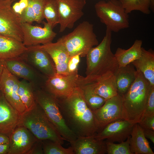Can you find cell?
Wrapping results in <instances>:
<instances>
[{
	"label": "cell",
	"instance_id": "cell-28",
	"mask_svg": "<svg viewBox=\"0 0 154 154\" xmlns=\"http://www.w3.org/2000/svg\"><path fill=\"white\" fill-rule=\"evenodd\" d=\"M79 87L85 101L93 111L101 107L105 102L106 100L95 92L92 83L86 79L85 77Z\"/></svg>",
	"mask_w": 154,
	"mask_h": 154
},
{
	"label": "cell",
	"instance_id": "cell-6",
	"mask_svg": "<svg viewBox=\"0 0 154 154\" xmlns=\"http://www.w3.org/2000/svg\"><path fill=\"white\" fill-rule=\"evenodd\" d=\"M35 100L64 140L73 142L78 136L67 125L57 99L42 88L33 87Z\"/></svg>",
	"mask_w": 154,
	"mask_h": 154
},
{
	"label": "cell",
	"instance_id": "cell-29",
	"mask_svg": "<svg viewBox=\"0 0 154 154\" xmlns=\"http://www.w3.org/2000/svg\"><path fill=\"white\" fill-rule=\"evenodd\" d=\"M18 93L26 109L30 108L36 103L33 86L26 80L23 79L19 80Z\"/></svg>",
	"mask_w": 154,
	"mask_h": 154
},
{
	"label": "cell",
	"instance_id": "cell-7",
	"mask_svg": "<svg viewBox=\"0 0 154 154\" xmlns=\"http://www.w3.org/2000/svg\"><path fill=\"white\" fill-rule=\"evenodd\" d=\"M94 8L101 22L112 32H117L129 27L128 14L119 0L100 1Z\"/></svg>",
	"mask_w": 154,
	"mask_h": 154
},
{
	"label": "cell",
	"instance_id": "cell-33",
	"mask_svg": "<svg viewBox=\"0 0 154 154\" xmlns=\"http://www.w3.org/2000/svg\"><path fill=\"white\" fill-rule=\"evenodd\" d=\"M129 136L125 141L115 144L105 141L107 153L108 154H132L129 147Z\"/></svg>",
	"mask_w": 154,
	"mask_h": 154
},
{
	"label": "cell",
	"instance_id": "cell-27",
	"mask_svg": "<svg viewBox=\"0 0 154 154\" xmlns=\"http://www.w3.org/2000/svg\"><path fill=\"white\" fill-rule=\"evenodd\" d=\"M46 0H28L27 7L19 15L21 23H41L44 19L43 9Z\"/></svg>",
	"mask_w": 154,
	"mask_h": 154
},
{
	"label": "cell",
	"instance_id": "cell-15",
	"mask_svg": "<svg viewBox=\"0 0 154 154\" xmlns=\"http://www.w3.org/2000/svg\"><path fill=\"white\" fill-rule=\"evenodd\" d=\"M19 82L18 78L11 74L5 65L0 81V89L7 101L21 114L26 108L18 93Z\"/></svg>",
	"mask_w": 154,
	"mask_h": 154
},
{
	"label": "cell",
	"instance_id": "cell-44",
	"mask_svg": "<svg viewBox=\"0 0 154 154\" xmlns=\"http://www.w3.org/2000/svg\"><path fill=\"white\" fill-rule=\"evenodd\" d=\"M154 0H150V9L153 11L154 10Z\"/></svg>",
	"mask_w": 154,
	"mask_h": 154
},
{
	"label": "cell",
	"instance_id": "cell-37",
	"mask_svg": "<svg viewBox=\"0 0 154 154\" xmlns=\"http://www.w3.org/2000/svg\"><path fill=\"white\" fill-rule=\"evenodd\" d=\"M42 141L37 140L33 144L27 154H43Z\"/></svg>",
	"mask_w": 154,
	"mask_h": 154
},
{
	"label": "cell",
	"instance_id": "cell-20",
	"mask_svg": "<svg viewBox=\"0 0 154 154\" xmlns=\"http://www.w3.org/2000/svg\"><path fill=\"white\" fill-rule=\"evenodd\" d=\"M85 77L87 80L92 83L96 93L106 100L118 94L114 73L109 72L102 75L92 78Z\"/></svg>",
	"mask_w": 154,
	"mask_h": 154
},
{
	"label": "cell",
	"instance_id": "cell-38",
	"mask_svg": "<svg viewBox=\"0 0 154 154\" xmlns=\"http://www.w3.org/2000/svg\"><path fill=\"white\" fill-rule=\"evenodd\" d=\"M142 129L145 137L149 139L154 143V131L147 129Z\"/></svg>",
	"mask_w": 154,
	"mask_h": 154
},
{
	"label": "cell",
	"instance_id": "cell-3",
	"mask_svg": "<svg viewBox=\"0 0 154 154\" xmlns=\"http://www.w3.org/2000/svg\"><path fill=\"white\" fill-rule=\"evenodd\" d=\"M150 86L142 73L136 70L134 81L127 92L121 95L123 119L133 124L139 122L144 113Z\"/></svg>",
	"mask_w": 154,
	"mask_h": 154
},
{
	"label": "cell",
	"instance_id": "cell-21",
	"mask_svg": "<svg viewBox=\"0 0 154 154\" xmlns=\"http://www.w3.org/2000/svg\"><path fill=\"white\" fill-rule=\"evenodd\" d=\"M94 135L78 137L70 144L75 154H104L107 153L106 142L96 139Z\"/></svg>",
	"mask_w": 154,
	"mask_h": 154
},
{
	"label": "cell",
	"instance_id": "cell-11",
	"mask_svg": "<svg viewBox=\"0 0 154 154\" xmlns=\"http://www.w3.org/2000/svg\"><path fill=\"white\" fill-rule=\"evenodd\" d=\"M93 111L99 132L109 124L123 119L121 96L118 93L106 100L101 107Z\"/></svg>",
	"mask_w": 154,
	"mask_h": 154
},
{
	"label": "cell",
	"instance_id": "cell-16",
	"mask_svg": "<svg viewBox=\"0 0 154 154\" xmlns=\"http://www.w3.org/2000/svg\"><path fill=\"white\" fill-rule=\"evenodd\" d=\"M134 124L124 119L111 123L94 135L98 140H106L114 143L125 141L130 135Z\"/></svg>",
	"mask_w": 154,
	"mask_h": 154
},
{
	"label": "cell",
	"instance_id": "cell-9",
	"mask_svg": "<svg viewBox=\"0 0 154 154\" xmlns=\"http://www.w3.org/2000/svg\"><path fill=\"white\" fill-rule=\"evenodd\" d=\"M11 0L0 1V35L23 42V35L19 16L13 10Z\"/></svg>",
	"mask_w": 154,
	"mask_h": 154
},
{
	"label": "cell",
	"instance_id": "cell-23",
	"mask_svg": "<svg viewBox=\"0 0 154 154\" xmlns=\"http://www.w3.org/2000/svg\"><path fill=\"white\" fill-rule=\"evenodd\" d=\"M131 64L142 73L151 86H154V51L152 49L147 50L142 47L140 57Z\"/></svg>",
	"mask_w": 154,
	"mask_h": 154
},
{
	"label": "cell",
	"instance_id": "cell-31",
	"mask_svg": "<svg viewBox=\"0 0 154 154\" xmlns=\"http://www.w3.org/2000/svg\"><path fill=\"white\" fill-rule=\"evenodd\" d=\"M119 0L128 14L135 10L139 11L145 14L150 13V0Z\"/></svg>",
	"mask_w": 154,
	"mask_h": 154
},
{
	"label": "cell",
	"instance_id": "cell-36",
	"mask_svg": "<svg viewBox=\"0 0 154 154\" xmlns=\"http://www.w3.org/2000/svg\"><path fill=\"white\" fill-rule=\"evenodd\" d=\"M80 58L79 55H76L70 57L68 63V69L69 73L78 70V67L80 62Z\"/></svg>",
	"mask_w": 154,
	"mask_h": 154
},
{
	"label": "cell",
	"instance_id": "cell-18",
	"mask_svg": "<svg viewBox=\"0 0 154 154\" xmlns=\"http://www.w3.org/2000/svg\"><path fill=\"white\" fill-rule=\"evenodd\" d=\"M8 154H27L37 139L27 128L18 126L9 137Z\"/></svg>",
	"mask_w": 154,
	"mask_h": 154
},
{
	"label": "cell",
	"instance_id": "cell-8",
	"mask_svg": "<svg viewBox=\"0 0 154 154\" xmlns=\"http://www.w3.org/2000/svg\"><path fill=\"white\" fill-rule=\"evenodd\" d=\"M83 77L78 70L67 74L56 73L46 79L42 88L57 99H65L80 86Z\"/></svg>",
	"mask_w": 154,
	"mask_h": 154
},
{
	"label": "cell",
	"instance_id": "cell-26",
	"mask_svg": "<svg viewBox=\"0 0 154 154\" xmlns=\"http://www.w3.org/2000/svg\"><path fill=\"white\" fill-rule=\"evenodd\" d=\"M142 41L136 40L127 49L118 47L114 54L119 67H124L138 59L142 52Z\"/></svg>",
	"mask_w": 154,
	"mask_h": 154
},
{
	"label": "cell",
	"instance_id": "cell-30",
	"mask_svg": "<svg viewBox=\"0 0 154 154\" xmlns=\"http://www.w3.org/2000/svg\"><path fill=\"white\" fill-rule=\"evenodd\" d=\"M43 15L47 23L53 29L59 24L58 11L55 0H46L43 9Z\"/></svg>",
	"mask_w": 154,
	"mask_h": 154
},
{
	"label": "cell",
	"instance_id": "cell-45",
	"mask_svg": "<svg viewBox=\"0 0 154 154\" xmlns=\"http://www.w3.org/2000/svg\"><path fill=\"white\" fill-rule=\"evenodd\" d=\"M5 0H0V1H5ZM11 0L13 2L14 1H17V0Z\"/></svg>",
	"mask_w": 154,
	"mask_h": 154
},
{
	"label": "cell",
	"instance_id": "cell-43",
	"mask_svg": "<svg viewBox=\"0 0 154 154\" xmlns=\"http://www.w3.org/2000/svg\"><path fill=\"white\" fill-rule=\"evenodd\" d=\"M5 65L4 60L0 59V81Z\"/></svg>",
	"mask_w": 154,
	"mask_h": 154
},
{
	"label": "cell",
	"instance_id": "cell-25",
	"mask_svg": "<svg viewBox=\"0 0 154 154\" xmlns=\"http://www.w3.org/2000/svg\"><path fill=\"white\" fill-rule=\"evenodd\" d=\"M136 70L131 63L118 67L114 73L118 93L122 95L127 91L135 78Z\"/></svg>",
	"mask_w": 154,
	"mask_h": 154
},
{
	"label": "cell",
	"instance_id": "cell-22",
	"mask_svg": "<svg viewBox=\"0 0 154 154\" xmlns=\"http://www.w3.org/2000/svg\"><path fill=\"white\" fill-rule=\"evenodd\" d=\"M27 49L22 42L0 35V59L5 60L18 57Z\"/></svg>",
	"mask_w": 154,
	"mask_h": 154
},
{
	"label": "cell",
	"instance_id": "cell-41",
	"mask_svg": "<svg viewBox=\"0 0 154 154\" xmlns=\"http://www.w3.org/2000/svg\"><path fill=\"white\" fill-rule=\"evenodd\" d=\"M9 137L8 136L2 133H0V144L9 143Z\"/></svg>",
	"mask_w": 154,
	"mask_h": 154
},
{
	"label": "cell",
	"instance_id": "cell-13",
	"mask_svg": "<svg viewBox=\"0 0 154 154\" xmlns=\"http://www.w3.org/2000/svg\"><path fill=\"white\" fill-rule=\"evenodd\" d=\"M43 27L22 23L21 28L23 35V43L26 47L44 44L52 42L57 34L47 22H44Z\"/></svg>",
	"mask_w": 154,
	"mask_h": 154
},
{
	"label": "cell",
	"instance_id": "cell-24",
	"mask_svg": "<svg viewBox=\"0 0 154 154\" xmlns=\"http://www.w3.org/2000/svg\"><path fill=\"white\" fill-rule=\"evenodd\" d=\"M129 147L132 154H154L143 129L138 123L134 124L129 138Z\"/></svg>",
	"mask_w": 154,
	"mask_h": 154
},
{
	"label": "cell",
	"instance_id": "cell-10",
	"mask_svg": "<svg viewBox=\"0 0 154 154\" xmlns=\"http://www.w3.org/2000/svg\"><path fill=\"white\" fill-rule=\"evenodd\" d=\"M59 17L60 33L66 29H71L84 15L86 0H55Z\"/></svg>",
	"mask_w": 154,
	"mask_h": 154
},
{
	"label": "cell",
	"instance_id": "cell-40",
	"mask_svg": "<svg viewBox=\"0 0 154 154\" xmlns=\"http://www.w3.org/2000/svg\"><path fill=\"white\" fill-rule=\"evenodd\" d=\"M9 150V143L0 144V154H8Z\"/></svg>",
	"mask_w": 154,
	"mask_h": 154
},
{
	"label": "cell",
	"instance_id": "cell-34",
	"mask_svg": "<svg viewBox=\"0 0 154 154\" xmlns=\"http://www.w3.org/2000/svg\"><path fill=\"white\" fill-rule=\"evenodd\" d=\"M153 115H154V86H151L146 101L144 111L142 117L145 116Z\"/></svg>",
	"mask_w": 154,
	"mask_h": 154
},
{
	"label": "cell",
	"instance_id": "cell-1",
	"mask_svg": "<svg viewBox=\"0 0 154 154\" xmlns=\"http://www.w3.org/2000/svg\"><path fill=\"white\" fill-rule=\"evenodd\" d=\"M57 100L67 125L78 137L90 136L98 132L93 111L79 87L69 97Z\"/></svg>",
	"mask_w": 154,
	"mask_h": 154
},
{
	"label": "cell",
	"instance_id": "cell-42",
	"mask_svg": "<svg viewBox=\"0 0 154 154\" xmlns=\"http://www.w3.org/2000/svg\"><path fill=\"white\" fill-rule=\"evenodd\" d=\"M19 2L21 8L23 11L28 5V0H19Z\"/></svg>",
	"mask_w": 154,
	"mask_h": 154
},
{
	"label": "cell",
	"instance_id": "cell-4",
	"mask_svg": "<svg viewBox=\"0 0 154 154\" xmlns=\"http://www.w3.org/2000/svg\"><path fill=\"white\" fill-rule=\"evenodd\" d=\"M18 126L28 129L38 140H49L62 145L64 140L36 102L21 114Z\"/></svg>",
	"mask_w": 154,
	"mask_h": 154
},
{
	"label": "cell",
	"instance_id": "cell-12",
	"mask_svg": "<svg viewBox=\"0 0 154 154\" xmlns=\"http://www.w3.org/2000/svg\"><path fill=\"white\" fill-rule=\"evenodd\" d=\"M27 47L21 56L25 61L47 78L56 73L54 63L46 51L37 45Z\"/></svg>",
	"mask_w": 154,
	"mask_h": 154
},
{
	"label": "cell",
	"instance_id": "cell-5",
	"mask_svg": "<svg viewBox=\"0 0 154 154\" xmlns=\"http://www.w3.org/2000/svg\"><path fill=\"white\" fill-rule=\"evenodd\" d=\"M58 40L62 43L70 57L76 55L85 57L92 48L99 44L93 25L87 21L80 23L72 32Z\"/></svg>",
	"mask_w": 154,
	"mask_h": 154
},
{
	"label": "cell",
	"instance_id": "cell-2",
	"mask_svg": "<svg viewBox=\"0 0 154 154\" xmlns=\"http://www.w3.org/2000/svg\"><path fill=\"white\" fill-rule=\"evenodd\" d=\"M112 32L106 28L105 35L101 42L92 48L86 54V77H95L109 72L114 73L118 68L111 48Z\"/></svg>",
	"mask_w": 154,
	"mask_h": 154
},
{
	"label": "cell",
	"instance_id": "cell-17",
	"mask_svg": "<svg viewBox=\"0 0 154 154\" xmlns=\"http://www.w3.org/2000/svg\"><path fill=\"white\" fill-rule=\"evenodd\" d=\"M20 115L7 101L0 89V133L9 137L18 126Z\"/></svg>",
	"mask_w": 154,
	"mask_h": 154
},
{
	"label": "cell",
	"instance_id": "cell-39",
	"mask_svg": "<svg viewBox=\"0 0 154 154\" xmlns=\"http://www.w3.org/2000/svg\"><path fill=\"white\" fill-rule=\"evenodd\" d=\"M12 7L14 12L19 15H21L23 11V10L20 6L19 2L15 3L13 6H12Z\"/></svg>",
	"mask_w": 154,
	"mask_h": 154
},
{
	"label": "cell",
	"instance_id": "cell-19",
	"mask_svg": "<svg viewBox=\"0 0 154 154\" xmlns=\"http://www.w3.org/2000/svg\"><path fill=\"white\" fill-rule=\"evenodd\" d=\"M46 51L53 61L56 73L63 74L69 73L68 63L71 57L61 42L58 40L44 44L37 45Z\"/></svg>",
	"mask_w": 154,
	"mask_h": 154
},
{
	"label": "cell",
	"instance_id": "cell-14",
	"mask_svg": "<svg viewBox=\"0 0 154 154\" xmlns=\"http://www.w3.org/2000/svg\"><path fill=\"white\" fill-rule=\"evenodd\" d=\"M4 60L6 67L13 75L18 78L26 80L34 87H43L42 74L25 61L21 56Z\"/></svg>",
	"mask_w": 154,
	"mask_h": 154
},
{
	"label": "cell",
	"instance_id": "cell-35",
	"mask_svg": "<svg viewBox=\"0 0 154 154\" xmlns=\"http://www.w3.org/2000/svg\"><path fill=\"white\" fill-rule=\"evenodd\" d=\"M138 123L142 129L154 131V115L143 116Z\"/></svg>",
	"mask_w": 154,
	"mask_h": 154
},
{
	"label": "cell",
	"instance_id": "cell-32",
	"mask_svg": "<svg viewBox=\"0 0 154 154\" xmlns=\"http://www.w3.org/2000/svg\"><path fill=\"white\" fill-rule=\"evenodd\" d=\"M42 144L44 154H74L71 146L65 148L60 144L49 140L42 141Z\"/></svg>",
	"mask_w": 154,
	"mask_h": 154
}]
</instances>
